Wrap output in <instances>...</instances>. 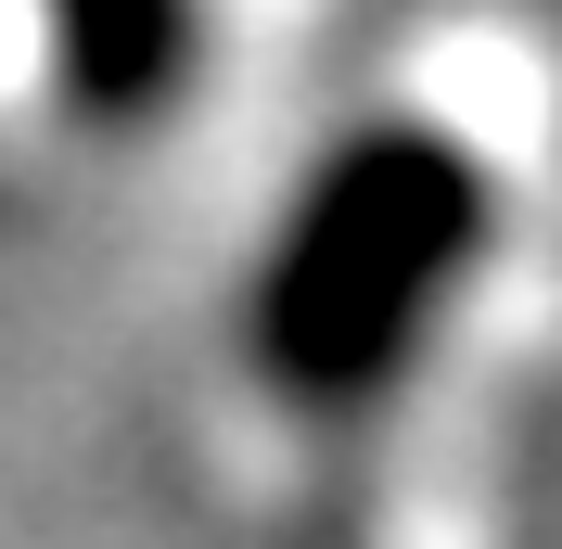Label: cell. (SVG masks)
<instances>
[{"label": "cell", "mask_w": 562, "mask_h": 549, "mask_svg": "<svg viewBox=\"0 0 562 549\" xmlns=\"http://www.w3.org/2000/svg\"><path fill=\"white\" fill-rule=\"evenodd\" d=\"M486 256V167L422 115H371L294 179L244 269V371L294 410H358L422 358Z\"/></svg>", "instance_id": "obj_1"}, {"label": "cell", "mask_w": 562, "mask_h": 549, "mask_svg": "<svg viewBox=\"0 0 562 549\" xmlns=\"http://www.w3.org/2000/svg\"><path fill=\"white\" fill-rule=\"evenodd\" d=\"M52 52L90 115H154L192 52V0H52Z\"/></svg>", "instance_id": "obj_2"}]
</instances>
